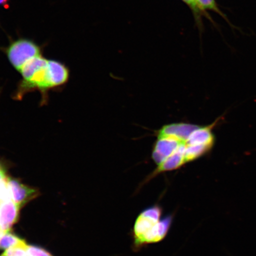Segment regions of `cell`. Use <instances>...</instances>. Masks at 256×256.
Wrapping results in <instances>:
<instances>
[{"instance_id": "8", "label": "cell", "mask_w": 256, "mask_h": 256, "mask_svg": "<svg viewBox=\"0 0 256 256\" xmlns=\"http://www.w3.org/2000/svg\"><path fill=\"white\" fill-rule=\"evenodd\" d=\"M8 178L4 170L0 169V202L12 200L8 186Z\"/></svg>"}, {"instance_id": "9", "label": "cell", "mask_w": 256, "mask_h": 256, "mask_svg": "<svg viewBox=\"0 0 256 256\" xmlns=\"http://www.w3.org/2000/svg\"><path fill=\"white\" fill-rule=\"evenodd\" d=\"M182 1L184 2L194 12L196 20L199 22V24L201 22V16L204 14L206 16L211 22H213L212 18L210 17V16L206 14L202 10L199 4H198L197 0H182Z\"/></svg>"}, {"instance_id": "14", "label": "cell", "mask_w": 256, "mask_h": 256, "mask_svg": "<svg viewBox=\"0 0 256 256\" xmlns=\"http://www.w3.org/2000/svg\"><path fill=\"white\" fill-rule=\"evenodd\" d=\"M1 256H7L4 254H3Z\"/></svg>"}, {"instance_id": "12", "label": "cell", "mask_w": 256, "mask_h": 256, "mask_svg": "<svg viewBox=\"0 0 256 256\" xmlns=\"http://www.w3.org/2000/svg\"><path fill=\"white\" fill-rule=\"evenodd\" d=\"M8 0H0V6H3L5 7V5H8Z\"/></svg>"}, {"instance_id": "2", "label": "cell", "mask_w": 256, "mask_h": 256, "mask_svg": "<svg viewBox=\"0 0 256 256\" xmlns=\"http://www.w3.org/2000/svg\"><path fill=\"white\" fill-rule=\"evenodd\" d=\"M9 62L20 72L26 64L41 56L40 48L33 40L24 39L16 40L6 50Z\"/></svg>"}, {"instance_id": "11", "label": "cell", "mask_w": 256, "mask_h": 256, "mask_svg": "<svg viewBox=\"0 0 256 256\" xmlns=\"http://www.w3.org/2000/svg\"><path fill=\"white\" fill-rule=\"evenodd\" d=\"M26 248H10L6 250L4 254L7 256H28L26 251Z\"/></svg>"}, {"instance_id": "6", "label": "cell", "mask_w": 256, "mask_h": 256, "mask_svg": "<svg viewBox=\"0 0 256 256\" xmlns=\"http://www.w3.org/2000/svg\"><path fill=\"white\" fill-rule=\"evenodd\" d=\"M26 242L9 232L2 234L0 238V248L8 250L16 248H26Z\"/></svg>"}, {"instance_id": "5", "label": "cell", "mask_w": 256, "mask_h": 256, "mask_svg": "<svg viewBox=\"0 0 256 256\" xmlns=\"http://www.w3.org/2000/svg\"><path fill=\"white\" fill-rule=\"evenodd\" d=\"M68 78V70L63 64L55 60H48L47 78L50 88L64 84Z\"/></svg>"}, {"instance_id": "1", "label": "cell", "mask_w": 256, "mask_h": 256, "mask_svg": "<svg viewBox=\"0 0 256 256\" xmlns=\"http://www.w3.org/2000/svg\"><path fill=\"white\" fill-rule=\"evenodd\" d=\"M162 208L158 204L146 208L139 214L130 232L134 252H139L147 246L161 242L167 236L174 214L162 217Z\"/></svg>"}, {"instance_id": "10", "label": "cell", "mask_w": 256, "mask_h": 256, "mask_svg": "<svg viewBox=\"0 0 256 256\" xmlns=\"http://www.w3.org/2000/svg\"><path fill=\"white\" fill-rule=\"evenodd\" d=\"M26 251L28 256H52L44 249L35 247V246L27 245Z\"/></svg>"}, {"instance_id": "7", "label": "cell", "mask_w": 256, "mask_h": 256, "mask_svg": "<svg viewBox=\"0 0 256 256\" xmlns=\"http://www.w3.org/2000/svg\"><path fill=\"white\" fill-rule=\"evenodd\" d=\"M197 2L202 10L204 14L208 15L206 12V10L216 12L217 14H218L225 19V20L228 22L230 26L232 28H234V30H236V28L229 21L226 16L219 8L216 0H197Z\"/></svg>"}, {"instance_id": "15", "label": "cell", "mask_w": 256, "mask_h": 256, "mask_svg": "<svg viewBox=\"0 0 256 256\" xmlns=\"http://www.w3.org/2000/svg\"><path fill=\"white\" fill-rule=\"evenodd\" d=\"M2 168L1 167H0V169Z\"/></svg>"}, {"instance_id": "13", "label": "cell", "mask_w": 256, "mask_h": 256, "mask_svg": "<svg viewBox=\"0 0 256 256\" xmlns=\"http://www.w3.org/2000/svg\"><path fill=\"white\" fill-rule=\"evenodd\" d=\"M3 233L4 232H2L1 230H0V238H1V236H2Z\"/></svg>"}, {"instance_id": "3", "label": "cell", "mask_w": 256, "mask_h": 256, "mask_svg": "<svg viewBox=\"0 0 256 256\" xmlns=\"http://www.w3.org/2000/svg\"><path fill=\"white\" fill-rule=\"evenodd\" d=\"M8 186L12 200L20 207L34 199L38 194L37 190L21 184L15 179L8 178Z\"/></svg>"}, {"instance_id": "4", "label": "cell", "mask_w": 256, "mask_h": 256, "mask_svg": "<svg viewBox=\"0 0 256 256\" xmlns=\"http://www.w3.org/2000/svg\"><path fill=\"white\" fill-rule=\"evenodd\" d=\"M20 208L12 200L0 202V230L2 232H9L18 222Z\"/></svg>"}]
</instances>
